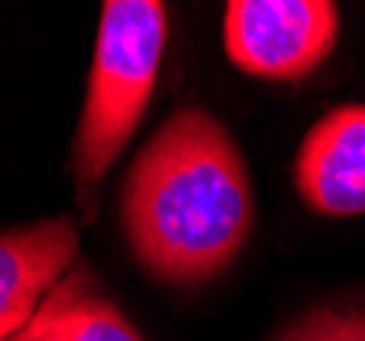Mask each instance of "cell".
Returning a JSON list of instances; mask_svg holds the SVG:
<instances>
[{"label":"cell","mask_w":365,"mask_h":341,"mask_svg":"<svg viewBox=\"0 0 365 341\" xmlns=\"http://www.w3.org/2000/svg\"><path fill=\"white\" fill-rule=\"evenodd\" d=\"M6 341H142L123 311L79 268L63 279L16 336Z\"/></svg>","instance_id":"obj_6"},{"label":"cell","mask_w":365,"mask_h":341,"mask_svg":"<svg viewBox=\"0 0 365 341\" xmlns=\"http://www.w3.org/2000/svg\"><path fill=\"white\" fill-rule=\"evenodd\" d=\"M79 248V230L68 216L0 238V336H16L52 292Z\"/></svg>","instance_id":"obj_5"},{"label":"cell","mask_w":365,"mask_h":341,"mask_svg":"<svg viewBox=\"0 0 365 341\" xmlns=\"http://www.w3.org/2000/svg\"><path fill=\"white\" fill-rule=\"evenodd\" d=\"M254 221L245 161L229 131L202 109H178L131 164L123 224L155 279L199 284L243 248Z\"/></svg>","instance_id":"obj_1"},{"label":"cell","mask_w":365,"mask_h":341,"mask_svg":"<svg viewBox=\"0 0 365 341\" xmlns=\"http://www.w3.org/2000/svg\"><path fill=\"white\" fill-rule=\"evenodd\" d=\"M167 44L158 0H107L101 6L88 96L74 142L76 202L93 218L96 186L128 145L155 88Z\"/></svg>","instance_id":"obj_2"},{"label":"cell","mask_w":365,"mask_h":341,"mask_svg":"<svg viewBox=\"0 0 365 341\" xmlns=\"http://www.w3.org/2000/svg\"><path fill=\"white\" fill-rule=\"evenodd\" d=\"M338 28L341 14L330 0H232L224 47L245 74L292 82L327 61Z\"/></svg>","instance_id":"obj_3"},{"label":"cell","mask_w":365,"mask_h":341,"mask_svg":"<svg viewBox=\"0 0 365 341\" xmlns=\"http://www.w3.org/2000/svg\"><path fill=\"white\" fill-rule=\"evenodd\" d=\"M278 341H365V303L311 311Z\"/></svg>","instance_id":"obj_7"},{"label":"cell","mask_w":365,"mask_h":341,"mask_svg":"<svg viewBox=\"0 0 365 341\" xmlns=\"http://www.w3.org/2000/svg\"><path fill=\"white\" fill-rule=\"evenodd\" d=\"M294 183L317 213H365V104L335 107L311 126L297 151Z\"/></svg>","instance_id":"obj_4"}]
</instances>
